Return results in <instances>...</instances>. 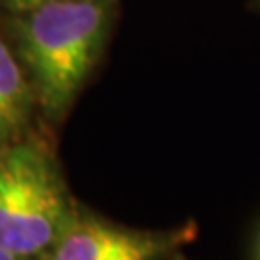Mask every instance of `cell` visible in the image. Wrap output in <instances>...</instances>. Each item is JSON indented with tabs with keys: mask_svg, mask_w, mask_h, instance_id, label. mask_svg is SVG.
Listing matches in <instances>:
<instances>
[{
	"mask_svg": "<svg viewBox=\"0 0 260 260\" xmlns=\"http://www.w3.org/2000/svg\"><path fill=\"white\" fill-rule=\"evenodd\" d=\"M118 0H54L16 21V41L41 106L62 116L103 54Z\"/></svg>",
	"mask_w": 260,
	"mask_h": 260,
	"instance_id": "6da1fadb",
	"label": "cell"
},
{
	"mask_svg": "<svg viewBox=\"0 0 260 260\" xmlns=\"http://www.w3.org/2000/svg\"><path fill=\"white\" fill-rule=\"evenodd\" d=\"M52 158L41 145L12 143L0 154V249L27 258L52 247L70 220Z\"/></svg>",
	"mask_w": 260,
	"mask_h": 260,
	"instance_id": "7a4b0ae2",
	"label": "cell"
},
{
	"mask_svg": "<svg viewBox=\"0 0 260 260\" xmlns=\"http://www.w3.org/2000/svg\"><path fill=\"white\" fill-rule=\"evenodd\" d=\"M174 237L133 232L96 218H74L52 245L50 260H160Z\"/></svg>",
	"mask_w": 260,
	"mask_h": 260,
	"instance_id": "3957f363",
	"label": "cell"
},
{
	"mask_svg": "<svg viewBox=\"0 0 260 260\" xmlns=\"http://www.w3.org/2000/svg\"><path fill=\"white\" fill-rule=\"evenodd\" d=\"M33 87L19 60L0 39V147L19 139L31 116Z\"/></svg>",
	"mask_w": 260,
	"mask_h": 260,
	"instance_id": "277c9868",
	"label": "cell"
},
{
	"mask_svg": "<svg viewBox=\"0 0 260 260\" xmlns=\"http://www.w3.org/2000/svg\"><path fill=\"white\" fill-rule=\"evenodd\" d=\"M48 2H54V0H0V6L8 10H16V12H27L37 6L48 4Z\"/></svg>",
	"mask_w": 260,
	"mask_h": 260,
	"instance_id": "5b68a950",
	"label": "cell"
},
{
	"mask_svg": "<svg viewBox=\"0 0 260 260\" xmlns=\"http://www.w3.org/2000/svg\"><path fill=\"white\" fill-rule=\"evenodd\" d=\"M0 260H23V256H18V254H12V252L0 249Z\"/></svg>",
	"mask_w": 260,
	"mask_h": 260,
	"instance_id": "8992f818",
	"label": "cell"
},
{
	"mask_svg": "<svg viewBox=\"0 0 260 260\" xmlns=\"http://www.w3.org/2000/svg\"><path fill=\"white\" fill-rule=\"evenodd\" d=\"M254 2H256V6H258V8H260V0H254Z\"/></svg>",
	"mask_w": 260,
	"mask_h": 260,
	"instance_id": "52a82bcc",
	"label": "cell"
},
{
	"mask_svg": "<svg viewBox=\"0 0 260 260\" xmlns=\"http://www.w3.org/2000/svg\"><path fill=\"white\" fill-rule=\"evenodd\" d=\"M258 260H260V247H258Z\"/></svg>",
	"mask_w": 260,
	"mask_h": 260,
	"instance_id": "ba28073f",
	"label": "cell"
}]
</instances>
